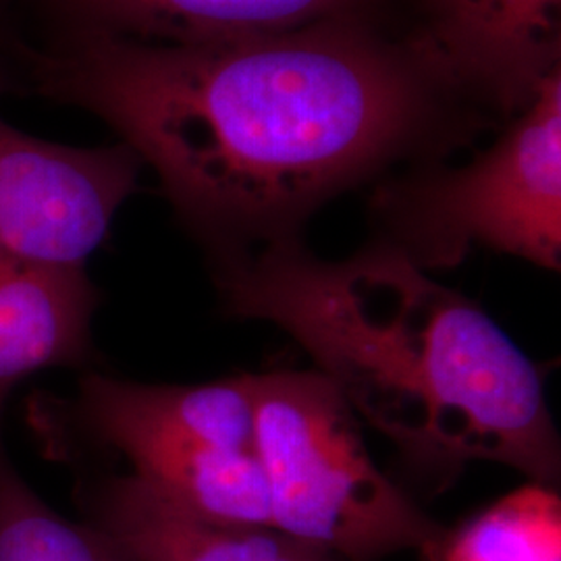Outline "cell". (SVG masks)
<instances>
[{"label":"cell","instance_id":"cell-1","mask_svg":"<svg viewBox=\"0 0 561 561\" xmlns=\"http://www.w3.org/2000/svg\"><path fill=\"white\" fill-rule=\"evenodd\" d=\"M11 81L115 129L213 261L300 238L322 204L437 157L479 115L405 32L370 20L194 46L46 36Z\"/></svg>","mask_w":561,"mask_h":561},{"label":"cell","instance_id":"cell-2","mask_svg":"<svg viewBox=\"0 0 561 561\" xmlns=\"http://www.w3.org/2000/svg\"><path fill=\"white\" fill-rule=\"evenodd\" d=\"M229 314L277 324L300 343L356 419L437 484L497 461L560 481V435L541 368L479 304L373 241L324 261L300 238L215 259Z\"/></svg>","mask_w":561,"mask_h":561},{"label":"cell","instance_id":"cell-3","mask_svg":"<svg viewBox=\"0 0 561 561\" xmlns=\"http://www.w3.org/2000/svg\"><path fill=\"white\" fill-rule=\"evenodd\" d=\"M254 385L273 530L341 561L403 551L439 560L449 533L382 474L331 382L317 370H275Z\"/></svg>","mask_w":561,"mask_h":561},{"label":"cell","instance_id":"cell-4","mask_svg":"<svg viewBox=\"0 0 561 561\" xmlns=\"http://www.w3.org/2000/svg\"><path fill=\"white\" fill-rule=\"evenodd\" d=\"M385 245L421 271L456 268L472 245L561 266V69L463 167H421L373 196Z\"/></svg>","mask_w":561,"mask_h":561},{"label":"cell","instance_id":"cell-5","mask_svg":"<svg viewBox=\"0 0 561 561\" xmlns=\"http://www.w3.org/2000/svg\"><path fill=\"white\" fill-rule=\"evenodd\" d=\"M9 90V65L0 60V96ZM140 169L121 141L65 146L0 115V254L44 268H85L136 192Z\"/></svg>","mask_w":561,"mask_h":561},{"label":"cell","instance_id":"cell-6","mask_svg":"<svg viewBox=\"0 0 561 561\" xmlns=\"http://www.w3.org/2000/svg\"><path fill=\"white\" fill-rule=\"evenodd\" d=\"M405 36L461 101L514 117L561 69V0H416Z\"/></svg>","mask_w":561,"mask_h":561},{"label":"cell","instance_id":"cell-7","mask_svg":"<svg viewBox=\"0 0 561 561\" xmlns=\"http://www.w3.org/2000/svg\"><path fill=\"white\" fill-rule=\"evenodd\" d=\"M38 38L94 36L194 46L294 32L335 20L385 21L387 0H23Z\"/></svg>","mask_w":561,"mask_h":561},{"label":"cell","instance_id":"cell-8","mask_svg":"<svg viewBox=\"0 0 561 561\" xmlns=\"http://www.w3.org/2000/svg\"><path fill=\"white\" fill-rule=\"evenodd\" d=\"M83 522L117 542L131 561H341L273 528L213 520L121 472H81Z\"/></svg>","mask_w":561,"mask_h":561},{"label":"cell","instance_id":"cell-9","mask_svg":"<svg viewBox=\"0 0 561 561\" xmlns=\"http://www.w3.org/2000/svg\"><path fill=\"white\" fill-rule=\"evenodd\" d=\"M99 300L85 268H44L0 254V421L20 382L90 360Z\"/></svg>","mask_w":561,"mask_h":561},{"label":"cell","instance_id":"cell-10","mask_svg":"<svg viewBox=\"0 0 561 561\" xmlns=\"http://www.w3.org/2000/svg\"><path fill=\"white\" fill-rule=\"evenodd\" d=\"M167 500L213 520L271 528L268 482L259 451L187 442H138L113 451Z\"/></svg>","mask_w":561,"mask_h":561},{"label":"cell","instance_id":"cell-11","mask_svg":"<svg viewBox=\"0 0 561 561\" xmlns=\"http://www.w3.org/2000/svg\"><path fill=\"white\" fill-rule=\"evenodd\" d=\"M0 561H131L88 522L67 520L27 484L2 442L0 421Z\"/></svg>","mask_w":561,"mask_h":561},{"label":"cell","instance_id":"cell-12","mask_svg":"<svg viewBox=\"0 0 561 561\" xmlns=\"http://www.w3.org/2000/svg\"><path fill=\"white\" fill-rule=\"evenodd\" d=\"M437 561H561V502L530 482L447 535Z\"/></svg>","mask_w":561,"mask_h":561},{"label":"cell","instance_id":"cell-13","mask_svg":"<svg viewBox=\"0 0 561 561\" xmlns=\"http://www.w3.org/2000/svg\"><path fill=\"white\" fill-rule=\"evenodd\" d=\"M23 9V0H0V60L7 65L20 50L21 44L27 41L20 27Z\"/></svg>","mask_w":561,"mask_h":561}]
</instances>
